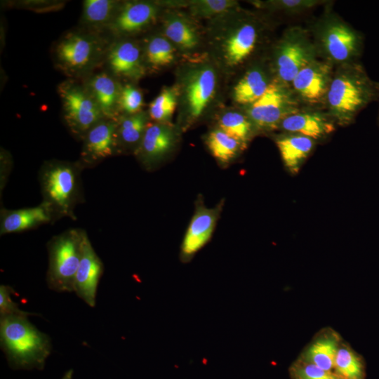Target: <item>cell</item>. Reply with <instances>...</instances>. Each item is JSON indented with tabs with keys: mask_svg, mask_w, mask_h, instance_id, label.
Wrapping results in <instances>:
<instances>
[{
	"mask_svg": "<svg viewBox=\"0 0 379 379\" xmlns=\"http://www.w3.org/2000/svg\"><path fill=\"white\" fill-rule=\"evenodd\" d=\"M378 98L379 83L371 80L360 64L353 62L333 71L324 105L336 124L346 126Z\"/></svg>",
	"mask_w": 379,
	"mask_h": 379,
	"instance_id": "cell-1",
	"label": "cell"
},
{
	"mask_svg": "<svg viewBox=\"0 0 379 379\" xmlns=\"http://www.w3.org/2000/svg\"><path fill=\"white\" fill-rule=\"evenodd\" d=\"M0 345L14 369L42 370L51 352L48 335L23 315L0 317Z\"/></svg>",
	"mask_w": 379,
	"mask_h": 379,
	"instance_id": "cell-2",
	"label": "cell"
},
{
	"mask_svg": "<svg viewBox=\"0 0 379 379\" xmlns=\"http://www.w3.org/2000/svg\"><path fill=\"white\" fill-rule=\"evenodd\" d=\"M313 40L318 54L333 66L355 62L362 48L359 33L333 14L317 22L313 29Z\"/></svg>",
	"mask_w": 379,
	"mask_h": 379,
	"instance_id": "cell-3",
	"label": "cell"
},
{
	"mask_svg": "<svg viewBox=\"0 0 379 379\" xmlns=\"http://www.w3.org/2000/svg\"><path fill=\"white\" fill-rule=\"evenodd\" d=\"M85 232L69 230L53 237L48 244V268L46 275L50 289L59 292H73Z\"/></svg>",
	"mask_w": 379,
	"mask_h": 379,
	"instance_id": "cell-4",
	"label": "cell"
},
{
	"mask_svg": "<svg viewBox=\"0 0 379 379\" xmlns=\"http://www.w3.org/2000/svg\"><path fill=\"white\" fill-rule=\"evenodd\" d=\"M41 185L44 202L54 215L72 217L79 197L78 167L70 163L55 161L43 167Z\"/></svg>",
	"mask_w": 379,
	"mask_h": 379,
	"instance_id": "cell-5",
	"label": "cell"
},
{
	"mask_svg": "<svg viewBox=\"0 0 379 379\" xmlns=\"http://www.w3.org/2000/svg\"><path fill=\"white\" fill-rule=\"evenodd\" d=\"M318 52L308 31L300 27L288 29L274 52L277 79L290 86L297 74L317 59Z\"/></svg>",
	"mask_w": 379,
	"mask_h": 379,
	"instance_id": "cell-6",
	"label": "cell"
},
{
	"mask_svg": "<svg viewBox=\"0 0 379 379\" xmlns=\"http://www.w3.org/2000/svg\"><path fill=\"white\" fill-rule=\"evenodd\" d=\"M106 42L93 33L72 32L65 34L55 48L59 68L76 76L93 67L106 52Z\"/></svg>",
	"mask_w": 379,
	"mask_h": 379,
	"instance_id": "cell-7",
	"label": "cell"
},
{
	"mask_svg": "<svg viewBox=\"0 0 379 379\" xmlns=\"http://www.w3.org/2000/svg\"><path fill=\"white\" fill-rule=\"evenodd\" d=\"M300 104L290 86L276 79L258 100L246 106V116L255 131H270L278 128L284 118L301 109Z\"/></svg>",
	"mask_w": 379,
	"mask_h": 379,
	"instance_id": "cell-8",
	"label": "cell"
},
{
	"mask_svg": "<svg viewBox=\"0 0 379 379\" xmlns=\"http://www.w3.org/2000/svg\"><path fill=\"white\" fill-rule=\"evenodd\" d=\"M66 124L82 138L95 124L105 119L85 86L65 81L58 86Z\"/></svg>",
	"mask_w": 379,
	"mask_h": 379,
	"instance_id": "cell-9",
	"label": "cell"
},
{
	"mask_svg": "<svg viewBox=\"0 0 379 379\" xmlns=\"http://www.w3.org/2000/svg\"><path fill=\"white\" fill-rule=\"evenodd\" d=\"M333 71L332 65L317 59L297 74L290 88L300 103L324 104Z\"/></svg>",
	"mask_w": 379,
	"mask_h": 379,
	"instance_id": "cell-10",
	"label": "cell"
},
{
	"mask_svg": "<svg viewBox=\"0 0 379 379\" xmlns=\"http://www.w3.org/2000/svg\"><path fill=\"white\" fill-rule=\"evenodd\" d=\"M223 202L208 208L199 200L180 247V258L189 262L211 239L220 217Z\"/></svg>",
	"mask_w": 379,
	"mask_h": 379,
	"instance_id": "cell-11",
	"label": "cell"
},
{
	"mask_svg": "<svg viewBox=\"0 0 379 379\" xmlns=\"http://www.w3.org/2000/svg\"><path fill=\"white\" fill-rule=\"evenodd\" d=\"M176 142L177 134L171 126L163 123H149L135 154L150 170L166 158Z\"/></svg>",
	"mask_w": 379,
	"mask_h": 379,
	"instance_id": "cell-12",
	"label": "cell"
},
{
	"mask_svg": "<svg viewBox=\"0 0 379 379\" xmlns=\"http://www.w3.org/2000/svg\"><path fill=\"white\" fill-rule=\"evenodd\" d=\"M216 74L213 68L204 66L193 69L185 84V100L190 121L199 119L213 99L216 88Z\"/></svg>",
	"mask_w": 379,
	"mask_h": 379,
	"instance_id": "cell-13",
	"label": "cell"
},
{
	"mask_svg": "<svg viewBox=\"0 0 379 379\" xmlns=\"http://www.w3.org/2000/svg\"><path fill=\"white\" fill-rule=\"evenodd\" d=\"M103 271L102 262L85 234L81 260L74 281V292L91 307L95 305L98 286Z\"/></svg>",
	"mask_w": 379,
	"mask_h": 379,
	"instance_id": "cell-14",
	"label": "cell"
},
{
	"mask_svg": "<svg viewBox=\"0 0 379 379\" xmlns=\"http://www.w3.org/2000/svg\"><path fill=\"white\" fill-rule=\"evenodd\" d=\"M117 119H104L84 135L81 154L82 161L93 164L102 161L118 151Z\"/></svg>",
	"mask_w": 379,
	"mask_h": 379,
	"instance_id": "cell-15",
	"label": "cell"
},
{
	"mask_svg": "<svg viewBox=\"0 0 379 379\" xmlns=\"http://www.w3.org/2000/svg\"><path fill=\"white\" fill-rule=\"evenodd\" d=\"M158 7L152 3L131 1L121 5L114 18L107 27L119 36L138 33L157 19Z\"/></svg>",
	"mask_w": 379,
	"mask_h": 379,
	"instance_id": "cell-16",
	"label": "cell"
},
{
	"mask_svg": "<svg viewBox=\"0 0 379 379\" xmlns=\"http://www.w3.org/2000/svg\"><path fill=\"white\" fill-rule=\"evenodd\" d=\"M335 123L328 113L318 110L300 109L284 118L278 128L315 140L324 138L333 132Z\"/></svg>",
	"mask_w": 379,
	"mask_h": 379,
	"instance_id": "cell-17",
	"label": "cell"
},
{
	"mask_svg": "<svg viewBox=\"0 0 379 379\" xmlns=\"http://www.w3.org/2000/svg\"><path fill=\"white\" fill-rule=\"evenodd\" d=\"M107 53V64L114 75L131 80H138L145 75L140 48L133 41H119Z\"/></svg>",
	"mask_w": 379,
	"mask_h": 379,
	"instance_id": "cell-18",
	"label": "cell"
},
{
	"mask_svg": "<svg viewBox=\"0 0 379 379\" xmlns=\"http://www.w3.org/2000/svg\"><path fill=\"white\" fill-rule=\"evenodd\" d=\"M341 343L342 338L335 331L331 328H324L314 336L299 359L333 371L335 357Z\"/></svg>",
	"mask_w": 379,
	"mask_h": 379,
	"instance_id": "cell-19",
	"label": "cell"
},
{
	"mask_svg": "<svg viewBox=\"0 0 379 379\" xmlns=\"http://www.w3.org/2000/svg\"><path fill=\"white\" fill-rule=\"evenodd\" d=\"M95 101L104 117L117 119L119 116V98L121 85L106 72L91 77L85 85Z\"/></svg>",
	"mask_w": 379,
	"mask_h": 379,
	"instance_id": "cell-20",
	"label": "cell"
},
{
	"mask_svg": "<svg viewBox=\"0 0 379 379\" xmlns=\"http://www.w3.org/2000/svg\"><path fill=\"white\" fill-rule=\"evenodd\" d=\"M258 39L259 30L255 24L246 22L239 25L223 45L227 65L237 66L246 60L255 48Z\"/></svg>",
	"mask_w": 379,
	"mask_h": 379,
	"instance_id": "cell-21",
	"label": "cell"
},
{
	"mask_svg": "<svg viewBox=\"0 0 379 379\" xmlns=\"http://www.w3.org/2000/svg\"><path fill=\"white\" fill-rule=\"evenodd\" d=\"M53 213L44 203L32 208L4 211L1 218V234L22 232L49 222Z\"/></svg>",
	"mask_w": 379,
	"mask_h": 379,
	"instance_id": "cell-22",
	"label": "cell"
},
{
	"mask_svg": "<svg viewBox=\"0 0 379 379\" xmlns=\"http://www.w3.org/2000/svg\"><path fill=\"white\" fill-rule=\"evenodd\" d=\"M275 142L284 166L292 174L299 171L315 145L310 138L288 133L277 137Z\"/></svg>",
	"mask_w": 379,
	"mask_h": 379,
	"instance_id": "cell-23",
	"label": "cell"
},
{
	"mask_svg": "<svg viewBox=\"0 0 379 379\" xmlns=\"http://www.w3.org/2000/svg\"><path fill=\"white\" fill-rule=\"evenodd\" d=\"M273 81L260 67L249 69L234 87V101L239 105H250L265 93Z\"/></svg>",
	"mask_w": 379,
	"mask_h": 379,
	"instance_id": "cell-24",
	"label": "cell"
},
{
	"mask_svg": "<svg viewBox=\"0 0 379 379\" xmlns=\"http://www.w3.org/2000/svg\"><path fill=\"white\" fill-rule=\"evenodd\" d=\"M148 116L145 112L119 117L117 121V140L118 150L121 147H134L140 145L147 128Z\"/></svg>",
	"mask_w": 379,
	"mask_h": 379,
	"instance_id": "cell-25",
	"label": "cell"
},
{
	"mask_svg": "<svg viewBox=\"0 0 379 379\" xmlns=\"http://www.w3.org/2000/svg\"><path fill=\"white\" fill-rule=\"evenodd\" d=\"M206 145L212 156L222 166H227L234 161L246 147L218 128L208 133Z\"/></svg>",
	"mask_w": 379,
	"mask_h": 379,
	"instance_id": "cell-26",
	"label": "cell"
},
{
	"mask_svg": "<svg viewBox=\"0 0 379 379\" xmlns=\"http://www.w3.org/2000/svg\"><path fill=\"white\" fill-rule=\"evenodd\" d=\"M333 371L343 379H365V364L362 357L348 344L342 342L334 360Z\"/></svg>",
	"mask_w": 379,
	"mask_h": 379,
	"instance_id": "cell-27",
	"label": "cell"
},
{
	"mask_svg": "<svg viewBox=\"0 0 379 379\" xmlns=\"http://www.w3.org/2000/svg\"><path fill=\"white\" fill-rule=\"evenodd\" d=\"M164 32L166 38L182 50H192L197 47L199 37L194 27L188 20L178 16H169L165 19Z\"/></svg>",
	"mask_w": 379,
	"mask_h": 379,
	"instance_id": "cell-28",
	"label": "cell"
},
{
	"mask_svg": "<svg viewBox=\"0 0 379 379\" xmlns=\"http://www.w3.org/2000/svg\"><path fill=\"white\" fill-rule=\"evenodd\" d=\"M121 4L114 0H86L83 4L82 22L98 28L107 27L117 14Z\"/></svg>",
	"mask_w": 379,
	"mask_h": 379,
	"instance_id": "cell-29",
	"label": "cell"
},
{
	"mask_svg": "<svg viewBox=\"0 0 379 379\" xmlns=\"http://www.w3.org/2000/svg\"><path fill=\"white\" fill-rule=\"evenodd\" d=\"M218 128L244 145L255 132L254 127L246 115L238 112H227L219 119Z\"/></svg>",
	"mask_w": 379,
	"mask_h": 379,
	"instance_id": "cell-30",
	"label": "cell"
},
{
	"mask_svg": "<svg viewBox=\"0 0 379 379\" xmlns=\"http://www.w3.org/2000/svg\"><path fill=\"white\" fill-rule=\"evenodd\" d=\"M175 58V50L170 41L163 36H154L147 43L145 58L150 67L159 69L171 64Z\"/></svg>",
	"mask_w": 379,
	"mask_h": 379,
	"instance_id": "cell-31",
	"label": "cell"
},
{
	"mask_svg": "<svg viewBox=\"0 0 379 379\" xmlns=\"http://www.w3.org/2000/svg\"><path fill=\"white\" fill-rule=\"evenodd\" d=\"M178 101V93L173 88H165L149 106V117L157 123L166 124L173 116Z\"/></svg>",
	"mask_w": 379,
	"mask_h": 379,
	"instance_id": "cell-32",
	"label": "cell"
},
{
	"mask_svg": "<svg viewBox=\"0 0 379 379\" xmlns=\"http://www.w3.org/2000/svg\"><path fill=\"white\" fill-rule=\"evenodd\" d=\"M237 4L236 1L227 0L195 1L190 8L195 16L212 18L230 11Z\"/></svg>",
	"mask_w": 379,
	"mask_h": 379,
	"instance_id": "cell-33",
	"label": "cell"
},
{
	"mask_svg": "<svg viewBox=\"0 0 379 379\" xmlns=\"http://www.w3.org/2000/svg\"><path fill=\"white\" fill-rule=\"evenodd\" d=\"M290 373L293 379H343L334 371L324 370L299 358L291 365Z\"/></svg>",
	"mask_w": 379,
	"mask_h": 379,
	"instance_id": "cell-34",
	"label": "cell"
},
{
	"mask_svg": "<svg viewBox=\"0 0 379 379\" xmlns=\"http://www.w3.org/2000/svg\"><path fill=\"white\" fill-rule=\"evenodd\" d=\"M142 106L143 96L138 88L130 84L121 86L119 98V112H124L125 115L135 114L142 112Z\"/></svg>",
	"mask_w": 379,
	"mask_h": 379,
	"instance_id": "cell-35",
	"label": "cell"
},
{
	"mask_svg": "<svg viewBox=\"0 0 379 379\" xmlns=\"http://www.w3.org/2000/svg\"><path fill=\"white\" fill-rule=\"evenodd\" d=\"M15 293L13 288L8 285L0 286V317L9 315L29 316L34 314L21 310L18 304L11 299V294Z\"/></svg>",
	"mask_w": 379,
	"mask_h": 379,
	"instance_id": "cell-36",
	"label": "cell"
},
{
	"mask_svg": "<svg viewBox=\"0 0 379 379\" xmlns=\"http://www.w3.org/2000/svg\"><path fill=\"white\" fill-rule=\"evenodd\" d=\"M320 2L315 0H280L270 1L268 4L273 8L287 13L295 14L307 11L319 4Z\"/></svg>",
	"mask_w": 379,
	"mask_h": 379,
	"instance_id": "cell-37",
	"label": "cell"
},
{
	"mask_svg": "<svg viewBox=\"0 0 379 379\" xmlns=\"http://www.w3.org/2000/svg\"><path fill=\"white\" fill-rule=\"evenodd\" d=\"M73 369L68 370L61 379H72Z\"/></svg>",
	"mask_w": 379,
	"mask_h": 379,
	"instance_id": "cell-38",
	"label": "cell"
},
{
	"mask_svg": "<svg viewBox=\"0 0 379 379\" xmlns=\"http://www.w3.org/2000/svg\"><path fill=\"white\" fill-rule=\"evenodd\" d=\"M378 100H379V98H378ZM378 123H379V114H378Z\"/></svg>",
	"mask_w": 379,
	"mask_h": 379,
	"instance_id": "cell-39",
	"label": "cell"
}]
</instances>
